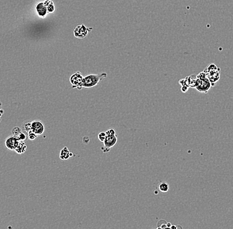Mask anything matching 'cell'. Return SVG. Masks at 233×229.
<instances>
[{
    "label": "cell",
    "instance_id": "d6986e66",
    "mask_svg": "<svg viewBox=\"0 0 233 229\" xmlns=\"http://www.w3.org/2000/svg\"><path fill=\"white\" fill-rule=\"evenodd\" d=\"M27 136L30 140H35V139L38 137V135L37 134H35L34 132L31 130L27 134Z\"/></svg>",
    "mask_w": 233,
    "mask_h": 229
},
{
    "label": "cell",
    "instance_id": "ba28073f",
    "mask_svg": "<svg viewBox=\"0 0 233 229\" xmlns=\"http://www.w3.org/2000/svg\"><path fill=\"white\" fill-rule=\"evenodd\" d=\"M92 31V28H90V29H88V28L85 27L84 24H82V25L78 26L74 31V36L78 38H80L82 39L86 37L88 32Z\"/></svg>",
    "mask_w": 233,
    "mask_h": 229
},
{
    "label": "cell",
    "instance_id": "7402d4cb",
    "mask_svg": "<svg viewBox=\"0 0 233 229\" xmlns=\"http://www.w3.org/2000/svg\"><path fill=\"white\" fill-rule=\"evenodd\" d=\"M189 87L187 85H184V86H181V90L183 92H186L189 89Z\"/></svg>",
    "mask_w": 233,
    "mask_h": 229
},
{
    "label": "cell",
    "instance_id": "ffe728a7",
    "mask_svg": "<svg viewBox=\"0 0 233 229\" xmlns=\"http://www.w3.org/2000/svg\"><path fill=\"white\" fill-rule=\"evenodd\" d=\"M105 132H106L107 136H115V135H116L115 130V129H113V128H109Z\"/></svg>",
    "mask_w": 233,
    "mask_h": 229
},
{
    "label": "cell",
    "instance_id": "2e32d148",
    "mask_svg": "<svg viewBox=\"0 0 233 229\" xmlns=\"http://www.w3.org/2000/svg\"><path fill=\"white\" fill-rule=\"evenodd\" d=\"M22 131H23V130H22V129H21V127H14L13 129L12 134H13V136H15V137L17 138L18 137H19V135H20V134Z\"/></svg>",
    "mask_w": 233,
    "mask_h": 229
},
{
    "label": "cell",
    "instance_id": "30bf717a",
    "mask_svg": "<svg viewBox=\"0 0 233 229\" xmlns=\"http://www.w3.org/2000/svg\"><path fill=\"white\" fill-rule=\"evenodd\" d=\"M36 9H37L38 15L42 17H44L48 13L47 8H46L44 2L39 3L38 4H37V7H36Z\"/></svg>",
    "mask_w": 233,
    "mask_h": 229
},
{
    "label": "cell",
    "instance_id": "7c38bea8",
    "mask_svg": "<svg viewBox=\"0 0 233 229\" xmlns=\"http://www.w3.org/2000/svg\"><path fill=\"white\" fill-rule=\"evenodd\" d=\"M27 145L24 141H20L19 145L15 149V151L18 154H22L26 151Z\"/></svg>",
    "mask_w": 233,
    "mask_h": 229
},
{
    "label": "cell",
    "instance_id": "7a4b0ae2",
    "mask_svg": "<svg viewBox=\"0 0 233 229\" xmlns=\"http://www.w3.org/2000/svg\"><path fill=\"white\" fill-rule=\"evenodd\" d=\"M203 71H205V73H206L207 78L209 79L211 85H212V87L215 85L217 82L220 79L221 69L215 64H210L204 69Z\"/></svg>",
    "mask_w": 233,
    "mask_h": 229
},
{
    "label": "cell",
    "instance_id": "e0dca14e",
    "mask_svg": "<svg viewBox=\"0 0 233 229\" xmlns=\"http://www.w3.org/2000/svg\"><path fill=\"white\" fill-rule=\"evenodd\" d=\"M167 222L164 220V219H162L159 221L158 222V229H161V228H168L167 227Z\"/></svg>",
    "mask_w": 233,
    "mask_h": 229
},
{
    "label": "cell",
    "instance_id": "9a60e30c",
    "mask_svg": "<svg viewBox=\"0 0 233 229\" xmlns=\"http://www.w3.org/2000/svg\"><path fill=\"white\" fill-rule=\"evenodd\" d=\"M158 188L161 192L166 193L169 190V184L166 182H162L158 185Z\"/></svg>",
    "mask_w": 233,
    "mask_h": 229
},
{
    "label": "cell",
    "instance_id": "6da1fadb",
    "mask_svg": "<svg viewBox=\"0 0 233 229\" xmlns=\"http://www.w3.org/2000/svg\"><path fill=\"white\" fill-rule=\"evenodd\" d=\"M211 87H212V85H211L209 79L207 78L205 71H202L197 76V81L195 87L197 91L199 92H202V93H207Z\"/></svg>",
    "mask_w": 233,
    "mask_h": 229
},
{
    "label": "cell",
    "instance_id": "277c9868",
    "mask_svg": "<svg viewBox=\"0 0 233 229\" xmlns=\"http://www.w3.org/2000/svg\"><path fill=\"white\" fill-rule=\"evenodd\" d=\"M83 80L84 77L79 71L73 74L70 79L72 87L73 89H78V90H81L83 88Z\"/></svg>",
    "mask_w": 233,
    "mask_h": 229
},
{
    "label": "cell",
    "instance_id": "5bb4252c",
    "mask_svg": "<svg viewBox=\"0 0 233 229\" xmlns=\"http://www.w3.org/2000/svg\"><path fill=\"white\" fill-rule=\"evenodd\" d=\"M44 3H45V5L46 6V8H47L48 13H53L54 11H55V5H54V3L51 1V0H46Z\"/></svg>",
    "mask_w": 233,
    "mask_h": 229
},
{
    "label": "cell",
    "instance_id": "484cf974",
    "mask_svg": "<svg viewBox=\"0 0 233 229\" xmlns=\"http://www.w3.org/2000/svg\"><path fill=\"white\" fill-rule=\"evenodd\" d=\"M177 228H182L181 226H177Z\"/></svg>",
    "mask_w": 233,
    "mask_h": 229
},
{
    "label": "cell",
    "instance_id": "8992f818",
    "mask_svg": "<svg viewBox=\"0 0 233 229\" xmlns=\"http://www.w3.org/2000/svg\"><path fill=\"white\" fill-rule=\"evenodd\" d=\"M45 130V125L42 121L38 120L31 121V131H33L38 136L41 135Z\"/></svg>",
    "mask_w": 233,
    "mask_h": 229
},
{
    "label": "cell",
    "instance_id": "5b68a950",
    "mask_svg": "<svg viewBox=\"0 0 233 229\" xmlns=\"http://www.w3.org/2000/svg\"><path fill=\"white\" fill-rule=\"evenodd\" d=\"M117 141H118V139H117V135L107 136L103 142V145L101 147L102 151L103 153L109 152L110 149L116 145Z\"/></svg>",
    "mask_w": 233,
    "mask_h": 229
},
{
    "label": "cell",
    "instance_id": "8fae6325",
    "mask_svg": "<svg viewBox=\"0 0 233 229\" xmlns=\"http://www.w3.org/2000/svg\"><path fill=\"white\" fill-rule=\"evenodd\" d=\"M185 85H188L189 87L195 88L196 81H197V76L196 75H191L185 78Z\"/></svg>",
    "mask_w": 233,
    "mask_h": 229
},
{
    "label": "cell",
    "instance_id": "cb8c5ba5",
    "mask_svg": "<svg viewBox=\"0 0 233 229\" xmlns=\"http://www.w3.org/2000/svg\"><path fill=\"white\" fill-rule=\"evenodd\" d=\"M167 227H168V228H170V227H171V225H172V224H171V223H167Z\"/></svg>",
    "mask_w": 233,
    "mask_h": 229
},
{
    "label": "cell",
    "instance_id": "3957f363",
    "mask_svg": "<svg viewBox=\"0 0 233 229\" xmlns=\"http://www.w3.org/2000/svg\"><path fill=\"white\" fill-rule=\"evenodd\" d=\"M107 74L103 73L101 74L88 75L84 77L83 88H92L98 85L99 83L103 79L106 78Z\"/></svg>",
    "mask_w": 233,
    "mask_h": 229
},
{
    "label": "cell",
    "instance_id": "9c48e42d",
    "mask_svg": "<svg viewBox=\"0 0 233 229\" xmlns=\"http://www.w3.org/2000/svg\"><path fill=\"white\" fill-rule=\"evenodd\" d=\"M73 156V153H71L68 148L67 147H64V148L60 150L59 157L61 160H67L69 159L71 156Z\"/></svg>",
    "mask_w": 233,
    "mask_h": 229
},
{
    "label": "cell",
    "instance_id": "ac0fdd59",
    "mask_svg": "<svg viewBox=\"0 0 233 229\" xmlns=\"http://www.w3.org/2000/svg\"><path fill=\"white\" fill-rule=\"evenodd\" d=\"M107 137V134H106V132H104V131H102L100 132V133L98 134V139L102 142H103L104 140H105V138Z\"/></svg>",
    "mask_w": 233,
    "mask_h": 229
},
{
    "label": "cell",
    "instance_id": "52a82bcc",
    "mask_svg": "<svg viewBox=\"0 0 233 229\" xmlns=\"http://www.w3.org/2000/svg\"><path fill=\"white\" fill-rule=\"evenodd\" d=\"M20 141L13 135L7 137L5 141V147L9 151H15Z\"/></svg>",
    "mask_w": 233,
    "mask_h": 229
},
{
    "label": "cell",
    "instance_id": "603a6c76",
    "mask_svg": "<svg viewBox=\"0 0 233 229\" xmlns=\"http://www.w3.org/2000/svg\"><path fill=\"white\" fill-rule=\"evenodd\" d=\"M3 113H4V110L2 108V102H0V121L2 120V117L3 116Z\"/></svg>",
    "mask_w": 233,
    "mask_h": 229
},
{
    "label": "cell",
    "instance_id": "d4e9b609",
    "mask_svg": "<svg viewBox=\"0 0 233 229\" xmlns=\"http://www.w3.org/2000/svg\"><path fill=\"white\" fill-rule=\"evenodd\" d=\"M170 228L171 229H177V226H175V225H171Z\"/></svg>",
    "mask_w": 233,
    "mask_h": 229
},
{
    "label": "cell",
    "instance_id": "4fadbf2b",
    "mask_svg": "<svg viewBox=\"0 0 233 229\" xmlns=\"http://www.w3.org/2000/svg\"><path fill=\"white\" fill-rule=\"evenodd\" d=\"M21 129H22V130L27 135L28 132L31 130V121H24L22 124Z\"/></svg>",
    "mask_w": 233,
    "mask_h": 229
},
{
    "label": "cell",
    "instance_id": "44dd1931",
    "mask_svg": "<svg viewBox=\"0 0 233 229\" xmlns=\"http://www.w3.org/2000/svg\"><path fill=\"white\" fill-rule=\"evenodd\" d=\"M83 143L85 144H88L89 143V141H90V138H89V137H88V136H84V137H83Z\"/></svg>",
    "mask_w": 233,
    "mask_h": 229
}]
</instances>
